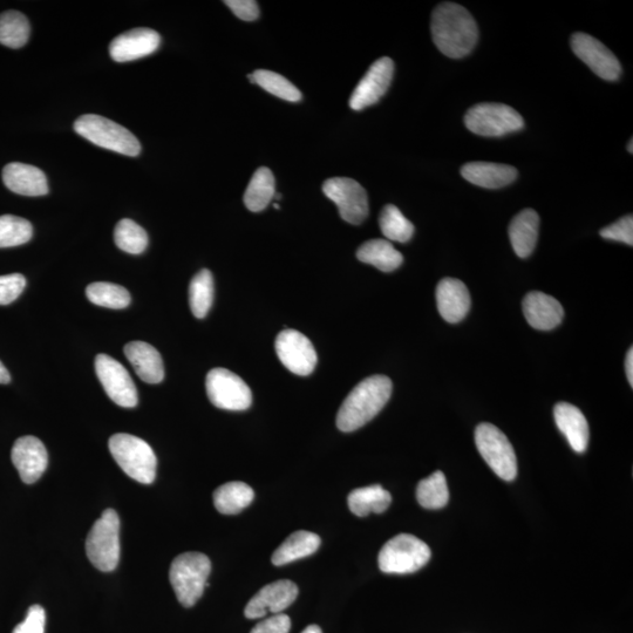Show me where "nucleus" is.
Here are the masks:
<instances>
[{
    "label": "nucleus",
    "instance_id": "nucleus-4",
    "mask_svg": "<svg viewBox=\"0 0 633 633\" xmlns=\"http://www.w3.org/2000/svg\"><path fill=\"white\" fill-rule=\"evenodd\" d=\"M110 452L117 464L129 478L151 485L156 476L155 453L145 440L131 434H114L108 442Z\"/></svg>",
    "mask_w": 633,
    "mask_h": 633
},
{
    "label": "nucleus",
    "instance_id": "nucleus-48",
    "mask_svg": "<svg viewBox=\"0 0 633 633\" xmlns=\"http://www.w3.org/2000/svg\"><path fill=\"white\" fill-rule=\"evenodd\" d=\"M274 208H275V209H279V208H281V207H279V204L274 203Z\"/></svg>",
    "mask_w": 633,
    "mask_h": 633
},
{
    "label": "nucleus",
    "instance_id": "nucleus-34",
    "mask_svg": "<svg viewBox=\"0 0 633 633\" xmlns=\"http://www.w3.org/2000/svg\"><path fill=\"white\" fill-rule=\"evenodd\" d=\"M417 500L426 509L444 508L449 500V490L444 473L438 471L419 482Z\"/></svg>",
    "mask_w": 633,
    "mask_h": 633
},
{
    "label": "nucleus",
    "instance_id": "nucleus-45",
    "mask_svg": "<svg viewBox=\"0 0 633 633\" xmlns=\"http://www.w3.org/2000/svg\"><path fill=\"white\" fill-rule=\"evenodd\" d=\"M10 381L11 376L8 369H6L4 364L0 362V384H9Z\"/></svg>",
    "mask_w": 633,
    "mask_h": 633
},
{
    "label": "nucleus",
    "instance_id": "nucleus-20",
    "mask_svg": "<svg viewBox=\"0 0 633 633\" xmlns=\"http://www.w3.org/2000/svg\"><path fill=\"white\" fill-rule=\"evenodd\" d=\"M438 310L447 323L456 324L471 309V295L464 282L456 278H444L437 288Z\"/></svg>",
    "mask_w": 633,
    "mask_h": 633
},
{
    "label": "nucleus",
    "instance_id": "nucleus-10",
    "mask_svg": "<svg viewBox=\"0 0 633 633\" xmlns=\"http://www.w3.org/2000/svg\"><path fill=\"white\" fill-rule=\"evenodd\" d=\"M206 389L210 403L226 411H245L253 404V393L244 380L226 369L208 373Z\"/></svg>",
    "mask_w": 633,
    "mask_h": 633
},
{
    "label": "nucleus",
    "instance_id": "nucleus-28",
    "mask_svg": "<svg viewBox=\"0 0 633 633\" xmlns=\"http://www.w3.org/2000/svg\"><path fill=\"white\" fill-rule=\"evenodd\" d=\"M214 505L221 514L235 515L249 507L255 499V493L247 483L228 482L214 492Z\"/></svg>",
    "mask_w": 633,
    "mask_h": 633
},
{
    "label": "nucleus",
    "instance_id": "nucleus-42",
    "mask_svg": "<svg viewBox=\"0 0 633 633\" xmlns=\"http://www.w3.org/2000/svg\"><path fill=\"white\" fill-rule=\"evenodd\" d=\"M224 4L244 22H255L260 18V8L255 0H226Z\"/></svg>",
    "mask_w": 633,
    "mask_h": 633
},
{
    "label": "nucleus",
    "instance_id": "nucleus-40",
    "mask_svg": "<svg viewBox=\"0 0 633 633\" xmlns=\"http://www.w3.org/2000/svg\"><path fill=\"white\" fill-rule=\"evenodd\" d=\"M600 234L605 240L633 245L632 215H626L623 219L618 220L614 224H610L609 227L602 229Z\"/></svg>",
    "mask_w": 633,
    "mask_h": 633
},
{
    "label": "nucleus",
    "instance_id": "nucleus-21",
    "mask_svg": "<svg viewBox=\"0 0 633 633\" xmlns=\"http://www.w3.org/2000/svg\"><path fill=\"white\" fill-rule=\"evenodd\" d=\"M3 181L11 192L24 196L49 193V182L42 170L25 163L12 162L3 169Z\"/></svg>",
    "mask_w": 633,
    "mask_h": 633
},
{
    "label": "nucleus",
    "instance_id": "nucleus-16",
    "mask_svg": "<svg viewBox=\"0 0 633 633\" xmlns=\"http://www.w3.org/2000/svg\"><path fill=\"white\" fill-rule=\"evenodd\" d=\"M298 594L297 585L289 580L270 583L251 598L244 615L248 619H257L267 616L269 612L274 615L282 614L296 601Z\"/></svg>",
    "mask_w": 633,
    "mask_h": 633
},
{
    "label": "nucleus",
    "instance_id": "nucleus-44",
    "mask_svg": "<svg viewBox=\"0 0 633 633\" xmlns=\"http://www.w3.org/2000/svg\"><path fill=\"white\" fill-rule=\"evenodd\" d=\"M626 377H628L630 386L633 387V349L630 347L625 360Z\"/></svg>",
    "mask_w": 633,
    "mask_h": 633
},
{
    "label": "nucleus",
    "instance_id": "nucleus-15",
    "mask_svg": "<svg viewBox=\"0 0 633 633\" xmlns=\"http://www.w3.org/2000/svg\"><path fill=\"white\" fill-rule=\"evenodd\" d=\"M394 74V63L391 58H380L374 61L369 71L353 91L350 107L355 111H363L384 97L389 90Z\"/></svg>",
    "mask_w": 633,
    "mask_h": 633
},
{
    "label": "nucleus",
    "instance_id": "nucleus-33",
    "mask_svg": "<svg viewBox=\"0 0 633 633\" xmlns=\"http://www.w3.org/2000/svg\"><path fill=\"white\" fill-rule=\"evenodd\" d=\"M88 301L108 309H125L131 304V294L121 285L97 282L86 289Z\"/></svg>",
    "mask_w": 633,
    "mask_h": 633
},
{
    "label": "nucleus",
    "instance_id": "nucleus-13",
    "mask_svg": "<svg viewBox=\"0 0 633 633\" xmlns=\"http://www.w3.org/2000/svg\"><path fill=\"white\" fill-rule=\"evenodd\" d=\"M276 352L282 364L298 376H309L317 365L318 357L311 340L296 330L279 333Z\"/></svg>",
    "mask_w": 633,
    "mask_h": 633
},
{
    "label": "nucleus",
    "instance_id": "nucleus-11",
    "mask_svg": "<svg viewBox=\"0 0 633 633\" xmlns=\"http://www.w3.org/2000/svg\"><path fill=\"white\" fill-rule=\"evenodd\" d=\"M323 192L336 204L342 219L350 224H362L369 216V199L359 183L347 178H333L324 182Z\"/></svg>",
    "mask_w": 633,
    "mask_h": 633
},
{
    "label": "nucleus",
    "instance_id": "nucleus-35",
    "mask_svg": "<svg viewBox=\"0 0 633 633\" xmlns=\"http://www.w3.org/2000/svg\"><path fill=\"white\" fill-rule=\"evenodd\" d=\"M381 233L387 240L406 243L411 240L414 234V226L408 221L401 211L393 204H389L379 217Z\"/></svg>",
    "mask_w": 633,
    "mask_h": 633
},
{
    "label": "nucleus",
    "instance_id": "nucleus-26",
    "mask_svg": "<svg viewBox=\"0 0 633 633\" xmlns=\"http://www.w3.org/2000/svg\"><path fill=\"white\" fill-rule=\"evenodd\" d=\"M321 537L311 532L291 534L272 555L271 561L277 567L285 566L301 558L311 556L321 547Z\"/></svg>",
    "mask_w": 633,
    "mask_h": 633
},
{
    "label": "nucleus",
    "instance_id": "nucleus-24",
    "mask_svg": "<svg viewBox=\"0 0 633 633\" xmlns=\"http://www.w3.org/2000/svg\"><path fill=\"white\" fill-rule=\"evenodd\" d=\"M125 355L138 376L148 384H160L165 378L161 355L154 346L145 342H131L125 346Z\"/></svg>",
    "mask_w": 633,
    "mask_h": 633
},
{
    "label": "nucleus",
    "instance_id": "nucleus-41",
    "mask_svg": "<svg viewBox=\"0 0 633 633\" xmlns=\"http://www.w3.org/2000/svg\"><path fill=\"white\" fill-rule=\"evenodd\" d=\"M46 614L40 605H32L27 611L25 621L16 626L12 633H44Z\"/></svg>",
    "mask_w": 633,
    "mask_h": 633
},
{
    "label": "nucleus",
    "instance_id": "nucleus-23",
    "mask_svg": "<svg viewBox=\"0 0 633 633\" xmlns=\"http://www.w3.org/2000/svg\"><path fill=\"white\" fill-rule=\"evenodd\" d=\"M462 178L474 186L499 189L517 179V169L493 162H469L461 168Z\"/></svg>",
    "mask_w": 633,
    "mask_h": 633
},
{
    "label": "nucleus",
    "instance_id": "nucleus-30",
    "mask_svg": "<svg viewBox=\"0 0 633 633\" xmlns=\"http://www.w3.org/2000/svg\"><path fill=\"white\" fill-rule=\"evenodd\" d=\"M275 176L267 167L257 169L244 194V204L253 213H261L275 199Z\"/></svg>",
    "mask_w": 633,
    "mask_h": 633
},
{
    "label": "nucleus",
    "instance_id": "nucleus-22",
    "mask_svg": "<svg viewBox=\"0 0 633 633\" xmlns=\"http://www.w3.org/2000/svg\"><path fill=\"white\" fill-rule=\"evenodd\" d=\"M554 417L558 430L567 438L576 453L587 451L589 444V425L581 410L569 403H558L554 408Z\"/></svg>",
    "mask_w": 633,
    "mask_h": 633
},
{
    "label": "nucleus",
    "instance_id": "nucleus-6",
    "mask_svg": "<svg viewBox=\"0 0 633 633\" xmlns=\"http://www.w3.org/2000/svg\"><path fill=\"white\" fill-rule=\"evenodd\" d=\"M86 554L93 566L111 573L120 561V519L114 509H106L95 521L86 540Z\"/></svg>",
    "mask_w": 633,
    "mask_h": 633
},
{
    "label": "nucleus",
    "instance_id": "nucleus-19",
    "mask_svg": "<svg viewBox=\"0 0 633 633\" xmlns=\"http://www.w3.org/2000/svg\"><path fill=\"white\" fill-rule=\"evenodd\" d=\"M523 313L532 328L550 331L557 328L564 318L563 306L556 298L543 292H530L523 299Z\"/></svg>",
    "mask_w": 633,
    "mask_h": 633
},
{
    "label": "nucleus",
    "instance_id": "nucleus-32",
    "mask_svg": "<svg viewBox=\"0 0 633 633\" xmlns=\"http://www.w3.org/2000/svg\"><path fill=\"white\" fill-rule=\"evenodd\" d=\"M214 301V278L211 272L203 269L196 274L189 285V304L193 315L202 319L208 312Z\"/></svg>",
    "mask_w": 633,
    "mask_h": 633
},
{
    "label": "nucleus",
    "instance_id": "nucleus-12",
    "mask_svg": "<svg viewBox=\"0 0 633 633\" xmlns=\"http://www.w3.org/2000/svg\"><path fill=\"white\" fill-rule=\"evenodd\" d=\"M95 371L107 396L115 404L125 408L138 405V390L132 377L118 360L107 355H99L95 358Z\"/></svg>",
    "mask_w": 633,
    "mask_h": 633
},
{
    "label": "nucleus",
    "instance_id": "nucleus-25",
    "mask_svg": "<svg viewBox=\"0 0 633 633\" xmlns=\"http://www.w3.org/2000/svg\"><path fill=\"white\" fill-rule=\"evenodd\" d=\"M540 217L533 209H524L509 226L510 243L515 254L527 258L533 254L539 238Z\"/></svg>",
    "mask_w": 633,
    "mask_h": 633
},
{
    "label": "nucleus",
    "instance_id": "nucleus-1",
    "mask_svg": "<svg viewBox=\"0 0 633 633\" xmlns=\"http://www.w3.org/2000/svg\"><path fill=\"white\" fill-rule=\"evenodd\" d=\"M431 31L439 51L452 59L468 56L479 39L478 25L471 13L464 6L451 2L441 3L435 8Z\"/></svg>",
    "mask_w": 633,
    "mask_h": 633
},
{
    "label": "nucleus",
    "instance_id": "nucleus-38",
    "mask_svg": "<svg viewBox=\"0 0 633 633\" xmlns=\"http://www.w3.org/2000/svg\"><path fill=\"white\" fill-rule=\"evenodd\" d=\"M32 224L13 215L0 216V249L18 247L31 240Z\"/></svg>",
    "mask_w": 633,
    "mask_h": 633
},
{
    "label": "nucleus",
    "instance_id": "nucleus-14",
    "mask_svg": "<svg viewBox=\"0 0 633 633\" xmlns=\"http://www.w3.org/2000/svg\"><path fill=\"white\" fill-rule=\"evenodd\" d=\"M571 49L598 77L608 81L621 77V63L600 40L578 32L571 37Z\"/></svg>",
    "mask_w": 633,
    "mask_h": 633
},
{
    "label": "nucleus",
    "instance_id": "nucleus-27",
    "mask_svg": "<svg viewBox=\"0 0 633 633\" xmlns=\"http://www.w3.org/2000/svg\"><path fill=\"white\" fill-rule=\"evenodd\" d=\"M360 262L373 265L380 271L392 272L404 262V257L387 240H370L365 242L357 251Z\"/></svg>",
    "mask_w": 633,
    "mask_h": 633
},
{
    "label": "nucleus",
    "instance_id": "nucleus-39",
    "mask_svg": "<svg viewBox=\"0 0 633 633\" xmlns=\"http://www.w3.org/2000/svg\"><path fill=\"white\" fill-rule=\"evenodd\" d=\"M26 279L23 275L0 276V305H9L23 294Z\"/></svg>",
    "mask_w": 633,
    "mask_h": 633
},
{
    "label": "nucleus",
    "instance_id": "nucleus-3",
    "mask_svg": "<svg viewBox=\"0 0 633 633\" xmlns=\"http://www.w3.org/2000/svg\"><path fill=\"white\" fill-rule=\"evenodd\" d=\"M211 562L207 555L189 551L175 558L170 566L169 580L176 597L185 608H192L208 587Z\"/></svg>",
    "mask_w": 633,
    "mask_h": 633
},
{
    "label": "nucleus",
    "instance_id": "nucleus-31",
    "mask_svg": "<svg viewBox=\"0 0 633 633\" xmlns=\"http://www.w3.org/2000/svg\"><path fill=\"white\" fill-rule=\"evenodd\" d=\"M31 26L29 19L18 11L0 15V44L10 49H20L29 42Z\"/></svg>",
    "mask_w": 633,
    "mask_h": 633
},
{
    "label": "nucleus",
    "instance_id": "nucleus-43",
    "mask_svg": "<svg viewBox=\"0 0 633 633\" xmlns=\"http://www.w3.org/2000/svg\"><path fill=\"white\" fill-rule=\"evenodd\" d=\"M291 619L288 615L278 614L258 623L250 633H289Z\"/></svg>",
    "mask_w": 633,
    "mask_h": 633
},
{
    "label": "nucleus",
    "instance_id": "nucleus-17",
    "mask_svg": "<svg viewBox=\"0 0 633 633\" xmlns=\"http://www.w3.org/2000/svg\"><path fill=\"white\" fill-rule=\"evenodd\" d=\"M11 458L20 479L26 485L37 482L49 465V454L43 442L36 437L19 438L13 445Z\"/></svg>",
    "mask_w": 633,
    "mask_h": 633
},
{
    "label": "nucleus",
    "instance_id": "nucleus-9",
    "mask_svg": "<svg viewBox=\"0 0 633 633\" xmlns=\"http://www.w3.org/2000/svg\"><path fill=\"white\" fill-rule=\"evenodd\" d=\"M475 444L482 458L500 479H516L517 459L514 448L498 427L488 422L476 427Z\"/></svg>",
    "mask_w": 633,
    "mask_h": 633
},
{
    "label": "nucleus",
    "instance_id": "nucleus-37",
    "mask_svg": "<svg viewBox=\"0 0 633 633\" xmlns=\"http://www.w3.org/2000/svg\"><path fill=\"white\" fill-rule=\"evenodd\" d=\"M253 83L262 87L264 91L275 95V97L290 101L298 102L302 100V93L298 88L290 83L287 78L281 76V74L268 71L257 70L253 73Z\"/></svg>",
    "mask_w": 633,
    "mask_h": 633
},
{
    "label": "nucleus",
    "instance_id": "nucleus-46",
    "mask_svg": "<svg viewBox=\"0 0 633 633\" xmlns=\"http://www.w3.org/2000/svg\"><path fill=\"white\" fill-rule=\"evenodd\" d=\"M302 633H323V631L318 625H310Z\"/></svg>",
    "mask_w": 633,
    "mask_h": 633
},
{
    "label": "nucleus",
    "instance_id": "nucleus-18",
    "mask_svg": "<svg viewBox=\"0 0 633 633\" xmlns=\"http://www.w3.org/2000/svg\"><path fill=\"white\" fill-rule=\"evenodd\" d=\"M160 34L151 29H134L120 34L110 45V54L117 63L138 60L151 56L159 49Z\"/></svg>",
    "mask_w": 633,
    "mask_h": 633
},
{
    "label": "nucleus",
    "instance_id": "nucleus-8",
    "mask_svg": "<svg viewBox=\"0 0 633 633\" xmlns=\"http://www.w3.org/2000/svg\"><path fill=\"white\" fill-rule=\"evenodd\" d=\"M465 125L468 131L476 135L499 138V136L521 131L524 120L513 107L485 102V104L469 108Z\"/></svg>",
    "mask_w": 633,
    "mask_h": 633
},
{
    "label": "nucleus",
    "instance_id": "nucleus-7",
    "mask_svg": "<svg viewBox=\"0 0 633 633\" xmlns=\"http://www.w3.org/2000/svg\"><path fill=\"white\" fill-rule=\"evenodd\" d=\"M431 549L411 534H400L380 550L379 568L385 574L406 575L424 568L431 560Z\"/></svg>",
    "mask_w": 633,
    "mask_h": 633
},
{
    "label": "nucleus",
    "instance_id": "nucleus-29",
    "mask_svg": "<svg viewBox=\"0 0 633 633\" xmlns=\"http://www.w3.org/2000/svg\"><path fill=\"white\" fill-rule=\"evenodd\" d=\"M391 502V494L379 485L355 489L347 498L351 512L359 517L384 513Z\"/></svg>",
    "mask_w": 633,
    "mask_h": 633
},
{
    "label": "nucleus",
    "instance_id": "nucleus-36",
    "mask_svg": "<svg viewBox=\"0 0 633 633\" xmlns=\"http://www.w3.org/2000/svg\"><path fill=\"white\" fill-rule=\"evenodd\" d=\"M114 241L125 253L139 255L148 247L146 230L132 220H121L114 231Z\"/></svg>",
    "mask_w": 633,
    "mask_h": 633
},
{
    "label": "nucleus",
    "instance_id": "nucleus-2",
    "mask_svg": "<svg viewBox=\"0 0 633 633\" xmlns=\"http://www.w3.org/2000/svg\"><path fill=\"white\" fill-rule=\"evenodd\" d=\"M392 389L391 379L385 376H372L360 381L339 408V430L355 432L370 422L389 403Z\"/></svg>",
    "mask_w": 633,
    "mask_h": 633
},
{
    "label": "nucleus",
    "instance_id": "nucleus-47",
    "mask_svg": "<svg viewBox=\"0 0 633 633\" xmlns=\"http://www.w3.org/2000/svg\"><path fill=\"white\" fill-rule=\"evenodd\" d=\"M633 140H630V144L628 145V151L632 154L633 153Z\"/></svg>",
    "mask_w": 633,
    "mask_h": 633
},
{
    "label": "nucleus",
    "instance_id": "nucleus-5",
    "mask_svg": "<svg viewBox=\"0 0 633 633\" xmlns=\"http://www.w3.org/2000/svg\"><path fill=\"white\" fill-rule=\"evenodd\" d=\"M74 131L95 146L127 156H138L141 144L136 136L110 119L86 114L74 122Z\"/></svg>",
    "mask_w": 633,
    "mask_h": 633
}]
</instances>
